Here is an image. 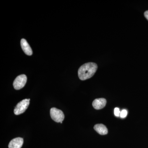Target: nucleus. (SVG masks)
Returning a JSON list of instances; mask_svg holds the SVG:
<instances>
[{"mask_svg": "<svg viewBox=\"0 0 148 148\" xmlns=\"http://www.w3.org/2000/svg\"><path fill=\"white\" fill-rule=\"evenodd\" d=\"M98 69L97 64L94 63H88L83 64L79 69L78 76L82 80H85L93 76Z\"/></svg>", "mask_w": 148, "mask_h": 148, "instance_id": "f257e3e1", "label": "nucleus"}, {"mask_svg": "<svg viewBox=\"0 0 148 148\" xmlns=\"http://www.w3.org/2000/svg\"><path fill=\"white\" fill-rule=\"evenodd\" d=\"M50 114L51 119L54 121L56 122L62 123L65 116L64 113L62 111L56 108H53L51 109Z\"/></svg>", "mask_w": 148, "mask_h": 148, "instance_id": "f03ea898", "label": "nucleus"}, {"mask_svg": "<svg viewBox=\"0 0 148 148\" xmlns=\"http://www.w3.org/2000/svg\"><path fill=\"white\" fill-rule=\"evenodd\" d=\"M30 101V99H24L18 103L14 109V114L18 115L24 113L29 107Z\"/></svg>", "mask_w": 148, "mask_h": 148, "instance_id": "7ed1b4c3", "label": "nucleus"}, {"mask_svg": "<svg viewBox=\"0 0 148 148\" xmlns=\"http://www.w3.org/2000/svg\"><path fill=\"white\" fill-rule=\"evenodd\" d=\"M27 82V77L26 75H21L16 77L13 82V86L16 90H19L23 88Z\"/></svg>", "mask_w": 148, "mask_h": 148, "instance_id": "20e7f679", "label": "nucleus"}, {"mask_svg": "<svg viewBox=\"0 0 148 148\" xmlns=\"http://www.w3.org/2000/svg\"><path fill=\"white\" fill-rule=\"evenodd\" d=\"M107 101L105 98H101L95 99L92 103V106L96 110H101L106 106Z\"/></svg>", "mask_w": 148, "mask_h": 148, "instance_id": "39448f33", "label": "nucleus"}, {"mask_svg": "<svg viewBox=\"0 0 148 148\" xmlns=\"http://www.w3.org/2000/svg\"><path fill=\"white\" fill-rule=\"evenodd\" d=\"M24 140L23 138H14L10 142L9 148H21L23 145Z\"/></svg>", "mask_w": 148, "mask_h": 148, "instance_id": "423d86ee", "label": "nucleus"}, {"mask_svg": "<svg viewBox=\"0 0 148 148\" xmlns=\"http://www.w3.org/2000/svg\"><path fill=\"white\" fill-rule=\"evenodd\" d=\"M21 45L22 50L27 55L29 56L32 55L33 52H32V48L26 40L24 39H22L21 40Z\"/></svg>", "mask_w": 148, "mask_h": 148, "instance_id": "0eeeda50", "label": "nucleus"}, {"mask_svg": "<svg viewBox=\"0 0 148 148\" xmlns=\"http://www.w3.org/2000/svg\"><path fill=\"white\" fill-rule=\"evenodd\" d=\"M94 129L98 133L101 135L108 134V130L106 125L103 124H97L94 126Z\"/></svg>", "mask_w": 148, "mask_h": 148, "instance_id": "6e6552de", "label": "nucleus"}, {"mask_svg": "<svg viewBox=\"0 0 148 148\" xmlns=\"http://www.w3.org/2000/svg\"><path fill=\"white\" fill-rule=\"evenodd\" d=\"M127 114V111L126 110H122L121 112L120 115V116L121 118H124L126 117Z\"/></svg>", "mask_w": 148, "mask_h": 148, "instance_id": "1a4fd4ad", "label": "nucleus"}, {"mask_svg": "<svg viewBox=\"0 0 148 148\" xmlns=\"http://www.w3.org/2000/svg\"><path fill=\"white\" fill-rule=\"evenodd\" d=\"M121 112L120 111L119 109L118 108H116L114 110V114L116 116H120V115Z\"/></svg>", "mask_w": 148, "mask_h": 148, "instance_id": "9d476101", "label": "nucleus"}, {"mask_svg": "<svg viewBox=\"0 0 148 148\" xmlns=\"http://www.w3.org/2000/svg\"><path fill=\"white\" fill-rule=\"evenodd\" d=\"M144 15H145V17L148 20V10L146 11L144 13Z\"/></svg>", "mask_w": 148, "mask_h": 148, "instance_id": "9b49d317", "label": "nucleus"}]
</instances>
